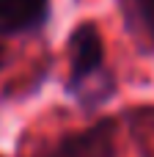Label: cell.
Returning <instances> with one entry per match:
<instances>
[{
	"label": "cell",
	"mask_w": 154,
	"mask_h": 157,
	"mask_svg": "<svg viewBox=\"0 0 154 157\" xmlns=\"http://www.w3.org/2000/svg\"><path fill=\"white\" fill-rule=\"evenodd\" d=\"M105 77V44L96 25L83 22L69 36V88L83 97L94 99L96 80Z\"/></svg>",
	"instance_id": "obj_1"
},
{
	"label": "cell",
	"mask_w": 154,
	"mask_h": 157,
	"mask_svg": "<svg viewBox=\"0 0 154 157\" xmlns=\"http://www.w3.org/2000/svg\"><path fill=\"white\" fill-rule=\"evenodd\" d=\"M113 155H116L113 127L107 121H102V124H94L88 130L63 135L41 157H113Z\"/></svg>",
	"instance_id": "obj_2"
},
{
	"label": "cell",
	"mask_w": 154,
	"mask_h": 157,
	"mask_svg": "<svg viewBox=\"0 0 154 157\" xmlns=\"http://www.w3.org/2000/svg\"><path fill=\"white\" fill-rule=\"evenodd\" d=\"M47 14L50 0H0V33H30L47 19Z\"/></svg>",
	"instance_id": "obj_3"
},
{
	"label": "cell",
	"mask_w": 154,
	"mask_h": 157,
	"mask_svg": "<svg viewBox=\"0 0 154 157\" xmlns=\"http://www.w3.org/2000/svg\"><path fill=\"white\" fill-rule=\"evenodd\" d=\"M135 11H138L141 25L146 28V33L154 41V0H135Z\"/></svg>",
	"instance_id": "obj_4"
}]
</instances>
